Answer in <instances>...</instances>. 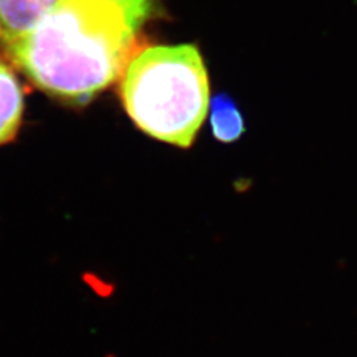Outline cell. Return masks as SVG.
Returning a JSON list of instances; mask_svg holds the SVG:
<instances>
[{
	"label": "cell",
	"mask_w": 357,
	"mask_h": 357,
	"mask_svg": "<svg viewBox=\"0 0 357 357\" xmlns=\"http://www.w3.org/2000/svg\"><path fill=\"white\" fill-rule=\"evenodd\" d=\"M158 13L159 0H57L32 31L0 43L38 89L86 105L122 77Z\"/></svg>",
	"instance_id": "cell-1"
},
{
	"label": "cell",
	"mask_w": 357,
	"mask_h": 357,
	"mask_svg": "<svg viewBox=\"0 0 357 357\" xmlns=\"http://www.w3.org/2000/svg\"><path fill=\"white\" fill-rule=\"evenodd\" d=\"M121 98L135 125L155 139L192 146L209 107V79L192 44L139 52L121 81Z\"/></svg>",
	"instance_id": "cell-2"
},
{
	"label": "cell",
	"mask_w": 357,
	"mask_h": 357,
	"mask_svg": "<svg viewBox=\"0 0 357 357\" xmlns=\"http://www.w3.org/2000/svg\"><path fill=\"white\" fill-rule=\"evenodd\" d=\"M57 0H0V41L32 31Z\"/></svg>",
	"instance_id": "cell-3"
},
{
	"label": "cell",
	"mask_w": 357,
	"mask_h": 357,
	"mask_svg": "<svg viewBox=\"0 0 357 357\" xmlns=\"http://www.w3.org/2000/svg\"><path fill=\"white\" fill-rule=\"evenodd\" d=\"M23 116V90L13 70L0 60V144L13 141Z\"/></svg>",
	"instance_id": "cell-4"
},
{
	"label": "cell",
	"mask_w": 357,
	"mask_h": 357,
	"mask_svg": "<svg viewBox=\"0 0 357 357\" xmlns=\"http://www.w3.org/2000/svg\"><path fill=\"white\" fill-rule=\"evenodd\" d=\"M211 105V128L217 141L233 143L245 132L243 113L228 94L221 93L213 97Z\"/></svg>",
	"instance_id": "cell-5"
},
{
	"label": "cell",
	"mask_w": 357,
	"mask_h": 357,
	"mask_svg": "<svg viewBox=\"0 0 357 357\" xmlns=\"http://www.w3.org/2000/svg\"><path fill=\"white\" fill-rule=\"evenodd\" d=\"M81 281L84 283V286H86L89 289L91 293L100 298H107L112 290H110V286L107 284V282H105L103 278H101L97 273H82L81 275Z\"/></svg>",
	"instance_id": "cell-6"
}]
</instances>
